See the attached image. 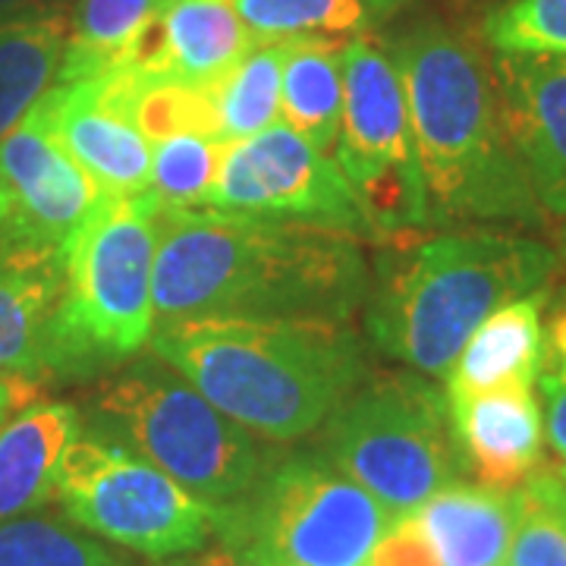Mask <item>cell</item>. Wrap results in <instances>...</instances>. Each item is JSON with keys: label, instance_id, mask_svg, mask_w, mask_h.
<instances>
[{"label": "cell", "instance_id": "obj_12", "mask_svg": "<svg viewBox=\"0 0 566 566\" xmlns=\"http://www.w3.org/2000/svg\"><path fill=\"white\" fill-rule=\"evenodd\" d=\"M102 199L41 102L0 139V252H63Z\"/></svg>", "mask_w": 566, "mask_h": 566}, {"label": "cell", "instance_id": "obj_26", "mask_svg": "<svg viewBox=\"0 0 566 566\" xmlns=\"http://www.w3.org/2000/svg\"><path fill=\"white\" fill-rule=\"evenodd\" d=\"M0 566H133L70 520L25 513L0 520Z\"/></svg>", "mask_w": 566, "mask_h": 566}, {"label": "cell", "instance_id": "obj_9", "mask_svg": "<svg viewBox=\"0 0 566 566\" xmlns=\"http://www.w3.org/2000/svg\"><path fill=\"white\" fill-rule=\"evenodd\" d=\"M54 504L88 535L148 560L199 551L218 528V506L98 431H80L66 447Z\"/></svg>", "mask_w": 566, "mask_h": 566}, {"label": "cell", "instance_id": "obj_8", "mask_svg": "<svg viewBox=\"0 0 566 566\" xmlns=\"http://www.w3.org/2000/svg\"><path fill=\"white\" fill-rule=\"evenodd\" d=\"M394 516L324 457H274L243 501L218 506L214 535L255 564L368 566Z\"/></svg>", "mask_w": 566, "mask_h": 566}, {"label": "cell", "instance_id": "obj_39", "mask_svg": "<svg viewBox=\"0 0 566 566\" xmlns=\"http://www.w3.org/2000/svg\"><path fill=\"white\" fill-rule=\"evenodd\" d=\"M554 472H557V475H560V482H564V485H566V463L557 465V469H554Z\"/></svg>", "mask_w": 566, "mask_h": 566}, {"label": "cell", "instance_id": "obj_32", "mask_svg": "<svg viewBox=\"0 0 566 566\" xmlns=\"http://www.w3.org/2000/svg\"><path fill=\"white\" fill-rule=\"evenodd\" d=\"M542 400H545V441L554 457L566 463V371H545L538 378Z\"/></svg>", "mask_w": 566, "mask_h": 566}, {"label": "cell", "instance_id": "obj_40", "mask_svg": "<svg viewBox=\"0 0 566 566\" xmlns=\"http://www.w3.org/2000/svg\"><path fill=\"white\" fill-rule=\"evenodd\" d=\"M262 566H274V564H262Z\"/></svg>", "mask_w": 566, "mask_h": 566}, {"label": "cell", "instance_id": "obj_29", "mask_svg": "<svg viewBox=\"0 0 566 566\" xmlns=\"http://www.w3.org/2000/svg\"><path fill=\"white\" fill-rule=\"evenodd\" d=\"M133 120L148 142H158L164 136H174V133H202V136L221 139L211 85H186V82L139 76L136 102H133Z\"/></svg>", "mask_w": 566, "mask_h": 566}, {"label": "cell", "instance_id": "obj_34", "mask_svg": "<svg viewBox=\"0 0 566 566\" xmlns=\"http://www.w3.org/2000/svg\"><path fill=\"white\" fill-rule=\"evenodd\" d=\"M545 371H566V296L560 303L551 305V312H547L545 365H542V375Z\"/></svg>", "mask_w": 566, "mask_h": 566}, {"label": "cell", "instance_id": "obj_33", "mask_svg": "<svg viewBox=\"0 0 566 566\" xmlns=\"http://www.w3.org/2000/svg\"><path fill=\"white\" fill-rule=\"evenodd\" d=\"M155 566H259L249 554H243L240 547H233L230 542L218 538L214 545L208 542L199 551H189L180 557H170V560H155Z\"/></svg>", "mask_w": 566, "mask_h": 566}, {"label": "cell", "instance_id": "obj_7", "mask_svg": "<svg viewBox=\"0 0 566 566\" xmlns=\"http://www.w3.org/2000/svg\"><path fill=\"white\" fill-rule=\"evenodd\" d=\"M331 463L394 520L460 479L447 390L412 368L368 371L318 428Z\"/></svg>", "mask_w": 566, "mask_h": 566}, {"label": "cell", "instance_id": "obj_36", "mask_svg": "<svg viewBox=\"0 0 566 566\" xmlns=\"http://www.w3.org/2000/svg\"><path fill=\"white\" fill-rule=\"evenodd\" d=\"M66 10V0H0V25L25 17H41V13H54Z\"/></svg>", "mask_w": 566, "mask_h": 566}, {"label": "cell", "instance_id": "obj_23", "mask_svg": "<svg viewBox=\"0 0 566 566\" xmlns=\"http://www.w3.org/2000/svg\"><path fill=\"white\" fill-rule=\"evenodd\" d=\"M167 3L170 0H80L70 17V41L57 85L92 80L123 66Z\"/></svg>", "mask_w": 566, "mask_h": 566}, {"label": "cell", "instance_id": "obj_20", "mask_svg": "<svg viewBox=\"0 0 566 566\" xmlns=\"http://www.w3.org/2000/svg\"><path fill=\"white\" fill-rule=\"evenodd\" d=\"M545 303L547 290H535L488 315L447 371V394L460 397L538 385L545 365Z\"/></svg>", "mask_w": 566, "mask_h": 566}, {"label": "cell", "instance_id": "obj_22", "mask_svg": "<svg viewBox=\"0 0 566 566\" xmlns=\"http://www.w3.org/2000/svg\"><path fill=\"white\" fill-rule=\"evenodd\" d=\"M66 41V10L0 25V139L13 133L57 85Z\"/></svg>", "mask_w": 566, "mask_h": 566}, {"label": "cell", "instance_id": "obj_30", "mask_svg": "<svg viewBox=\"0 0 566 566\" xmlns=\"http://www.w3.org/2000/svg\"><path fill=\"white\" fill-rule=\"evenodd\" d=\"M482 32L494 54L566 57V0H504L488 13Z\"/></svg>", "mask_w": 566, "mask_h": 566}, {"label": "cell", "instance_id": "obj_18", "mask_svg": "<svg viewBox=\"0 0 566 566\" xmlns=\"http://www.w3.org/2000/svg\"><path fill=\"white\" fill-rule=\"evenodd\" d=\"M80 431V409L61 400H35L0 424V520L54 504L63 453Z\"/></svg>", "mask_w": 566, "mask_h": 566}, {"label": "cell", "instance_id": "obj_14", "mask_svg": "<svg viewBox=\"0 0 566 566\" xmlns=\"http://www.w3.org/2000/svg\"><path fill=\"white\" fill-rule=\"evenodd\" d=\"M44 117L73 161L111 199H142L151 189V142L133 114L114 102L98 76L54 85L44 98Z\"/></svg>", "mask_w": 566, "mask_h": 566}, {"label": "cell", "instance_id": "obj_1", "mask_svg": "<svg viewBox=\"0 0 566 566\" xmlns=\"http://www.w3.org/2000/svg\"><path fill=\"white\" fill-rule=\"evenodd\" d=\"M155 230V324L202 315L349 322L368 296L365 240L346 230L170 205H158Z\"/></svg>", "mask_w": 566, "mask_h": 566}, {"label": "cell", "instance_id": "obj_5", "mask_svg": "<svg viewBox=\"0 0 566 566\" xmlns=\"http://www.w3.org/2000/svg\"><path fill=\"white\" fill-rule=\"evenodd\" d=\"M158 202L104 196L63 249L54 381L92 378L142 353L155 334Z\"/></svg>", "mask_w": 566, "mask_h": 566}, {"label": "cell", "instance_id": "obj_13", "mask_svg": "<svg viewBox=\"0 0 566 566\" xmlns=\"http://www.w3.org/2000/svg\"><path fill=\"white\" fill-rule=\"evenodd\" d=\"M510 142L547 221H566V57L494 54Z\"/></svg>", "mask_w": 566, "mask_h": 566}, {"label": "cell", "instance_id": "obj_4", "mask_svg": "<svg viewBox=\"0 0 566 566\" xmlns=\"http://www.w3.org/2000/svg\"><path fill=\"white\" fill-rule=\"evenodd\" d=\"M148 349L268 444L318 431L371 371L359 331L331 318H182L155 324Z\"/></svg>", "mask_w": 566, "mask_h": 566}, {"label": "cell", "instance_id": "obj_28", "mask_svg": "<svg viewBox=\"0 0 566 566\" xmlns=\"http://www.w3.org/2000/svg\"><path fill=\"white\" fill-rule=\"evenodd\" d=\"M227 142L202 133H174L151 142L148 196L170 208H202L218 182Z\"/></svg>", "mask_w": 566, "mask_h": 566}, {"label": "cell", "instance_id": "obj_11", "mask_svg": "<svg viewBox=\"0 0 566 566\" xmlns=\"http://www.w3.org/2000/svg\"><path fill=\"white\" fill-rule=\"evenodd\" d=\"M202 208L318 223L375 240L363 205L334 155L318 151L283 120L249 139L227 142L218 182Z\"/></svg>", "mask_w": 566, "mask_h": 566}, {"label": "cell", "instance_id": "obj_38", "mask_svg": "<svg viewBox=\"0 0 566 566\" xmlns=\"http://www.w3.org/2000/svg\"><path fill=\"white\" fill-rule=\"evenodd\" d=\"M560 259L566 262V227H564V233H560Z\"/></svg>", "mask_w": 566, "mask_h": 566}, {"label": "cell", "instance_id": "obj_15", "mask_svg": "<svg viewBox=\"0 0 566 566\" xmlns=\"http://www.w3.org/2000/svg\"><path fill=\"white\" fill-rule=\"evenodd\" d=\"M450 428L460 465L475 482L516 491L542 469L545 416L535 390L523 385L450 397Z\"/></svg>", "mask_w": 566, "mask_h": 566}, {"label": "cell", "instance_id": "obj_17", "mask_svg": "<svg viewBox=\"0 0 566 566\" xmlns=\"http://www.w3.org/2000/svg\"><path fill=\"white\" fill-rule=\"evenodd\" d=\"M63 252H0V375L54 378Z\"/></svg>", "mask_w": 566, "mask_h": 566}, {"label": "cell", "instance_id": "obj_31", "mask_svg": "<svg viewBox=\"0 0 566 566\" xmlns=\"http://www.w3.org/2000/svg\"><path fill=\"white\" fill-rule=\"evenodd\" d=\"M368 566H438V560L416 523L409 516H400L390 523Z\"/></svg>", "mask_w": 566, "mask_h": 566}, {"label": "cell", "instance_id": "obj_2", "mask_svg": "<svg viewBox=\"0 0 566 566\" xmlns=\"http://www.w3.org/2000/svg\"><path fill=\"white\" fill-rule=\"evenodd\" d=\"M403 80L428 227H545L506 133L485 48L447 22H419L390 48Z\"/></svg>", "mask_w": 566, "mask_h": 566}, {"label": "cell", "instance_id": "obj_3", "mask_svg": "<svg viewBox=\"0 0 566 566\" xmlns=\"http://www.w3.org/2000/svg\"><path fill=\"white\" fill-rule=\"evenodd\" d=\"M560 255L501 227L400 230L378 240L363 305L368 344L447 378L472 331L501 305L545 290Z\"/></svg>", "mask_w": 566, "mask_h": 566}, {"label": "cell", "instance_id": "obj_37", "mask_svg": "<svg viewBox=\"0 0 566 566\" xmlns=\"http://www.w3.org/2000/svg\"><path fill=\"white\" fill-rule=\"evenodd\" d=\"M365 7H368V13L375 17V22L385 20V17H390V13H397V10H403V7H409L412 0H363Z\"/></svg>", "mask_w": 566, "mask_h": 566}, {"label": "cell", "instance_id": "obj_25", "mask_svg": "<svg viewBox=\"0 0 566 566\" xmlns=\"http://www.w3.org/2000/svg\"><path fill=\"white\" fill-rule=\"evenodd\" d=\"M233 10L255 44L349 41L375 25L363 0H233Z\"/></svg>", "mask_w": 566, "mask_h": 566}, {"label": "cell", "instance_id": "obj_19", "mask_svg": "<svg viewBox=\"0 0 566 566\" xmlns=\"http://www.w3.org/2000/svg\"><path fill=\"white\" fill-rule=\"evenodd\" d=\"M409 520L438 566H504L516 526V491L457 479L412 510Z\"/></svg>", "mask_w": 566, "mask_h": 566}, {"label": "cell", "instance_id": "obj_6", "mask_svg": "<svg viewBox=\"0 0 566 566\" xmlns=\"http://www.w3.org/2000/svg\"><path fill=\"white\" fill-rule=\"evenodd\" d=\"M92 424L211 506L243 501L277 457L155 353L95 394Z\"/></svg>", "mask_w": 566, "mask_h": 566}, {"label": "cell", "instance_id": "obj_10", "mask_svg": "<svg viewBox=\"0 0 566 566\" xmlns=\"http://www.w3.org/2000/svg\"><path fill=\"white\" fill-rule=\"evenodd\" d=\"M334 161L363 205L375 243L400 230L428 227L403 80L394 54L368 35L344 44V117Z\"/></svg>", "mask_w": 566, "mask_h": 566}, {"label": "cell", "instance_id": "obj_16", "mask_svg": "<svg viewBox=\"0 0 566 566\" xmlns=\"http://www.w3.org/2000/svg\"><path fill=\"white\" fill-rule=\"evenodd\" d=\"M252 48L233 0H170L123 66L145 80L211 85Z\"/></svg>", "mask_w": 566, "mask_h": 566}, {"label": "cell", "instance_id": "obj_27", "mask_svg": "<svg viewBox=\"0 0 566 566\" xmlns=\"http://www.w3.org/2000/svg\"><path fill=\"white\" fill-rule=\"evenodd\" d=\"M504 566H566V485L554 469H538L516 488Z\"/></svg>", "mask_w": 566, "mask_h": 566}, {"label": "cell", "instance_id": "obj_24", "mask_svg": "<svg viewBox=\"0 0 566 566\" xmlns=\"http://www.w3.org/2000/svg\"><path fill=\"white\" fill-rule=\"evenodd\" d=\"M283 44H255L243 61L211 82L218 136L240 142L281 120Z\"/></svg>", "mask_w": 566, "mask_h": 566}, {"label": "cell", "instance_id": "obj_35", "mask_svg": "<svg viewBox=\"0 0 566 566\" xmlns=\"http://www.w3.org/2000/svg\"><path fill=\"white\" fill-rule=\"evenodd\" d=\"M41 385L25 381V378H13V375H0V424L7 422L13 412H20L22 406L39 400Z\"/></svg>", "mask_w": 566, "mask_h": 566}, {"label": "cell", "instance_id": "obj_21", "mask_svg": "<svg viewBox=\"0 0 566 566\" xmlns=\"http://www.w3.org/2000/svg\"><path fill=\"white\" fill-rule=\"evenodd\" d=\"M344 44L303 39L283 44L281 114L290 129L334 155L344 117Z\"/></svg>", "mask_w": 566, "mask_h": 566}]
</instances>
